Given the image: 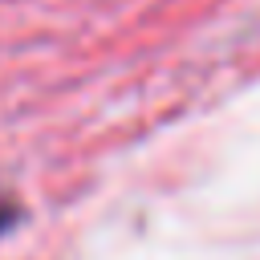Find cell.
<instances>
[{
	"label": "cell",
	"instance_id": "obj_1",
	"mask_svg": "<svg viewBox=\"0 0 260 260\" xmlns=\"http://www.w3.org/2000/svg\"><path fill=\"white\" fill-rule=\"evenodd\" d=\"M16 219H20V207H16L12 199H0V236H4V232H8Z\"/></svg>",
	"mask_w": 260,
	"mask_h": 260
}]
</instances>
